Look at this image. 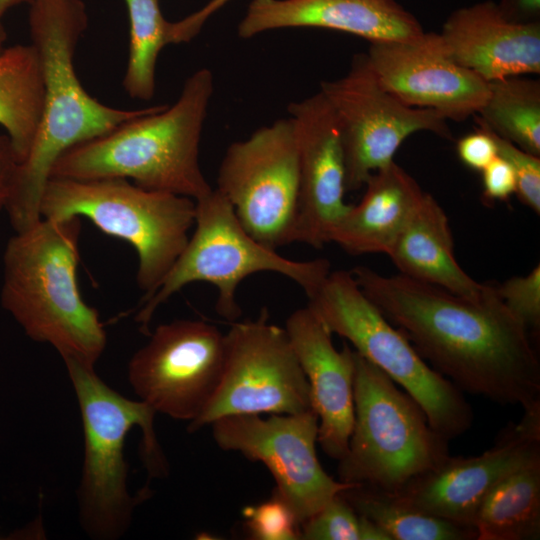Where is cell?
<instances>
[{
    "label": "cell",
    "instance_id": "16",
    "mask_svg": "<svg viewBox=\"0 0 540 540\" xmlns=\"http://www.w3.org/2000/svg\"><path fill=\"white\" fill-rule=\"evenodd\" d=\"M367 59L382 86L402 103L464 121L484 106L488 82L453 60L439 33L412 41L371 42Z\"/></svg>",
    "mask_w": 540,
    "mask_h": 540
},
{
    "label": "cell",
    "instance_id": "2",
    "mask_svg": "<svg viewBox=\"0 0 540 540\" xmlns=\"http://www.w3.org/2000/svg\"><path fill=\"white\" fill-rule=\"evenodd\" d=\"M28 25L30 44L41 64L44 98L34 141L18 166L5 207L15 232L42 219L41 197L61 154L153 108L107 106L83 87L74 66L76 48L88 26L82 0H34L29 4Z\"/></svg>",
    "mask_w": 540,
    "mask_h": 540
},
{
    "label": "cell",
    "instance_id": "32",
    "mask_svg": "<svg viewBox=\"0 0 540 540\" xmlns=\"http://www.w3.org/2000/svg\"><path fill=\"white\" fill-rule=\"evenodd\" d=\"M460 161L470 169L482 171L497 157V146L491 134L484 128L477 129L463 137L456 144Z\"/></svg>",
    "mask_w": 540,
    "mask_h": 540
},
{
    "label": "cell",
    "instance_id": "19",
    "mask_svg": "<svg viewBox=\"0 0 540 540\" xmlns=\"http://www.w3.org/2000/svg\"><path fill=\"white\" fill-rule=\"evenodd\" d=\"M283 28H322L371 42L412 41L425 31L396 0H252L238 24L244 39Z\"/></svg>",
    "mask_w": 540,
    "mask_h": 540
},
{
    "label": "cell",
    "instance_id": "34",
    "mask_svg": "<svg viewBox=\"0 0 540 540\" xmlns=\"http://www.w3.org/2000/svg\"><path fill=\"white\" fill-rule=\"evenodd\" d=\"M231 0H209L188 16L172 22L173 44L187 43L198 35L208 19Z\"/></svg>",
    "mask_w": 540,
    "mask_h": 540
},
{
    "label": "cell",
    "instance_id": "25",
    "mask_svg": "<svg viewBox=\"0 0 540 540\" xmlns=\"http://www.w3.org/2000/svg\"><path fill=\"white\" fill-rule=\"evenodd\" d=\"M488 87L476 124L540 157L539 80L511 76L489 81Z\"/></svg>",
    "mask_w": 540,
    "mask_h": 540
},
{
    "label": "cell",
    "instance_id": "37",
    "mask_svg": "<svg viewBox=\"0 0 540 540\" xmlns=\"http://www.w3.org/2000/svg\"><path fill=\"white\" fill-rule=\"evenodd\" d=\"M34 0H0V16H3L10 10L19 5L30 4Z\"/></svg>",
    "mask_w": 540,
    "mask_h": 540
},
{
    "label": "cell",
    "instance_id": "22",
    "mask_svg": "<svg viewBox=\"0 0 540 540\" xmlns=\"http://www.w3.org/2000/svg\"><path fill=\"white\" fill-rule=\"evenodd\" d=\"M448 217L429 193L401 231L388 256L400 274L454 294L479 297L485 284L469 276L454 257Z\"/></svg>",
    "mask_w": 540,
    "mask_h": 540
},
{
    "label": "cell",
    "instance_id": "27",
    "mask_svg": "<svg viewBox=\"0 0 540 540\" xmlns=\"http://www.w3.org/2000/svg\"><path fill=\"white\" fill-rule=\"evenodd\" d=\"M124 2L129 17V54L122 84L131 98L147 101L155 93L159 54L172 44V22L164 18L159 0Z\"/></svg>",
    "mask_w": 540,
    "mask_h": 540
},
{
    "label": "cell",
    "instance_id": "30",
    "mask_svg": "<svg viewBox=\"0 0 540 540\" xmlns=\"http://www.w3.org/2000/svg\"><path fill=\"white\" fill-rule=\"evenodd\" d=\"M486 130L491 134L496 143L497 155L505 159L511 165L515 173L517 182L515 194L518 199L525 206L539 215L540 157L526 152L515 144L492 133L488 129Z\"/></svg>",
    "mask_w": 540,
    "mask_h": 540
},
{
    "label": "cell",
    "instance_id": "21",
    "mask_svg": "<svg viewBox=\"0 0 540 540\" xmlns=\"http://www.w3.org/2000/svg\"><path fill=\"white\" fill-rule=\"evenodd\" d=\"M364 186L362 199L339 220L330 242L353 255L388 254L425 192L394 161L373 172Z\"/></svg>",
    "mask_w": 540,
    "mask_h": 540
},
{
    "label": "cell",
    "instance_id": "18",
    "mask_svg": "<svg viewBox=\"0 0 540 540\" xmlns=\"http://www.w3.org/2000/svg\"><path fill=\"white\" fill-rule=\"evenodd\" d=\"M285 330L307 378L311 409L318 416L317 442L330 458L348 450L354 422V349L337 350L332 332L307 305L293 311Z\"/></svg>",
    "mask_w": 540,
    "mask_h": 540
},
{
    "label": "cell",
    "instance_id": "24",
    "mask_svg": "<svg viewBox=\"0 0 540 540\" xmlns=\"http://www.w3.org/2000/svg\"><path fill=\"white\" fill-rule=\"evenodd\" d=\"M43 98L41 64L34 47L31 44L7 46L0 53V126L20 163L34 141Z\"/></svg>",
    "mask_w": 540,
    "mask_h": 540
},
{
    "label": "cell",
    "instance_id": "29",
    "mask_svg": "<svg viewBox=\"0 0 540 540\" xmlns=\"http://www.w3.org/2000/svg\"><path fill=\"white\" fill-rule=\"evenodd\" d=\"M303 540H360V516L339 493L300 527Z\"/></svg>",
    "mask_w": 540,
    "mask_h": 540
},
{
    "label": "cell",
    "instance_id": "6",
    "mask_svg": "<svg viewBox=\"0 0 540 540\" xmlns=\"http://www.w3.org/2000/svg\"><path fill=\"white\" fill-rule=\"evenodd\" d=\"M40 213L46 219L86 217L105 234L133 246L138 256L136 281L145 299L187 245L196 203L186 196L144 189L125 178H49Z\"/></svg>",
    "mask_w": 540,
    "mask_h": 540
},
{
    "label": "cell",
    "instance_id": "7",
    "mask_svg": "<svg viewBox=\"0 0 540 540\" xmlns=\"http://www.w3.org/2000/svg\"><path fill=\"white\" fill-rule=\"evenodd\" d=\"M195 203V230L187 245L154 292L140 300L135 320L142 331L148 332L156 310L189 283L202 281L216 286V312L234 321L242 312L236 290L248 276L258 272L281 274L309 297L330 273L327 259L291 260L255 240L217 189Z\"/></svg>",
    "mask_w": 540,
    "mask_h": 540
},
{
    "label": "cell",
    "instance_id": "26",
    "mask_svg": "<svg viewBox=\"0 0 540 540\" xmlns=\"http://www.w3.org/2000/svg\"><path fill=\"white\" fill-rule=\"evenodd\" d=\"M341 494L358 514L384 530L390 540H477L475 528L422 513L390 492L354 485Z\"/></svg>",
    "mask_w": 540,
    "mask_h": 540
},
{
    "label": "cell",
    "instance_id": "13",
    "mask_svg": "<svg viewBox=\"0 0 540 540\" xmlns=\"http://www.w3.org/2000/svg\"><path fill=\"white\" fill-rule=\"evenodd\" d=\"M215 443L262 462L272 474L278 494L301 525L342 491L355 484L335 480L316 453L318 416L298 414H234L210 424Z\"/></svg>",
    "mask_w": 540,
    "mask_h": 540
},
{
    "label": "cell",
    "instance_id": "12",
    "mask_svg": "<svg viewBox=\"0 0 540 540\" xmlns=\"http://www.w3.org/2000/svg\"><path fill=\"white\" fill-rule=\"evenodd\" d=\"M320 91L337 120L346 191L362 188L373 172L393 162L396 151L410 135L428 131L452 138L447 120L437 111L408 106L390 94L366 53L354 56L343 77L322 81Z\"/></svg>",
    "mask_w": 540,
    "mask_h": 540
},
{
    "label": "cell",
    "instance_id": "10",
    "mask_svg": "<svg viewBox=\"0 0 540 540\" xmlns=\"http://www.w3.org/2000/svg\"><path fill=\"white\" fill-rule=\"evenodd\" d=\"M219 387L188 432L234 414H298L311 409L310 389L285 328L269 322L266 308L255 320L234 322L224 334Z\"/></svg>",
    "mask_w": 540,
    "mask_h": 540
},
{
    "label": "cell",
    "instance_id": "38",
    "mask_svg": "<svg viewBox=\"0 0 540 540\" xmlns=\"http://www.w3.org/2000/svg\"><path fill=\"white\" fill-rule=\"evenodd\" d=\"M7 32L0 16V53L7 47Z\"/></svg>",
    "mask_w": 540,
    "mask_h": 540
},
{
    "label": "cell",
    "instance_id": "1",
    "mask_svg": "<svg viewBox=\"0 0 540 540\" xmlns=\"http://www.w3.org/2000/svg\"><path fill=\"white\" fill-rule=\"evenodd\" d=\"M350 272L420 356L462 392L524 412L540 409L539 357L496 285L485 284L479 297L468 298L366 266Z\"/></svg>",
    "mask_w": 540,
    "mask_h": 540
},
{
    "label": "cell",
    "instance_id": "11",
    "mask_svg": "<svg viewBox=\"0 0 540 540\" xmlns=\"http://www.w3.org/2000/svg\"><path fill=\"white\" fill-rule=\"evenodd\" d=\"M216 189L255 240L274 250L293 243L299 163L291 119L276 120L233 142L221 161Z\"/></svg>",
    "mask_w": 540,
    "mask_h": 540
},
{
    "label": "cell",
    "instance_id": "9",
    "mask_svg": "<svg viewBox=\"0 0 540 540\" xmlns=\"http://www.w3.org/2000/svg\"><path fill=\"white\" fill-rule=\"evenodd\" d=\"M308 300L332 334L348 340L419 404L436 433L450 441L470 429L474 414L463 392L420 356L366 297L350 271H330Z\"/></svg>",
    "mask_w": 540,
    "mask_h": 540
},
{
    "label": "cell",
    "instance_id": "31",
    "mask_svg": "<svg viewBox=\"0 0 540 540\" xmlns=\"http://www.w3.org/2000/svg\"><path fill=\"white\" fill-rule=\"evenodd\" d=\"M497 292L509 309L528 331L540 327V265L525 276L507 279L496 286Z\"/></svg>",
    "mask_w": 540,
    "mask_h": 540
},
{
    "label": "cell",
    "instance_id": "3",
    "mask_svg": "<svg viewBox=\"0 0 540 540\" xmlns=\"http://www.w3.org/2000/svg\"><path fill=\"white\" fill-rule=\"evenodd\" d=\"M213 92L211 70H196L173 105L153 106L106 134L74 145L56 160L50 178H125L144 189L199 200L213 190L199 162Z\"/></svg>",
    "mask_w": 540,
    "mask_h": 540
},
{
    "label": "cell",
    "instance_id": "15",
    "mask_svg": "<svg viewBox=\"0 0 540 540\" xmlns=\"http://www.w3.org/2000/svg\"><path fill=\"white\" fill-rule=\"evenodd\" d=\"M540 449V409L524 412L495 444L478 456H447L395 492L401 503L422 513L475 528L477 511L494 484Z\"/></svg>",
    "mask_w": 540,
    "mask_h": 540
},
{
    "label": "cell",
    "instance_id": "17",
    "mask_svg": "<svg viewBox=\"0 0 540 540\" xmlns=\"http://www.w3.org/2000/svg\"><path fill=\"white\" fill-rule=\"evenodd\" d=\"M297 142L298 208L293 242L322 248L350 208L344 201L345 164L334 112L319 90L288 106Z\"/></svg>",
    "mask_w": 540,
    "mask_h": 540
},
{
    "label": "cell",
    "instance_id": "8",
    "mask_svg": "<svg viewBox=\"0 0 540 540\" xmlns=\"http://www.w3.org/2000/svg\"><path fill=\"white\" fill-rule=\"evenodd\" d=\"M354 422L339 480L395 492L449 456L419 404L354 350Z\"/></svg>",
    "mask_w": 540,
    "mask_h": 540
},
{
    "label": "cell",
    "instance_id": "35",
    "mask_svg": "<svg viewBox=\"0 0 540 540\" xmlns=\"http://www.w3.org/2000/svg\"><path fill=\"white\" fill-rule=\"evenodd\" d=\"M19 163L9 137L0 132V210L5 209L9 200Z\"/></svg>",
    "mask_w": 540,
    "mask_h": 540
},
{
    "label": "cell",
    "instance_id": "36",
    "mask_svg": "<svg viewBox=\"0 0 540 540\" xmlns=\"http://www.w3.org/2000/svg\"><path fill=\"white\" fill-rule=\"evenodd\" d=\"M502 12L517 22H540V0H500Z\"/></svg>",
    "mask_w": 540,
    "mask_h": 540
},
{
    "label": "cell",
    "instance_id": "14",
    "mask_svg": "<svg viewBox=\"0 0 540 540\" xmlns=\"http://www.w3.org/2000/svg\"><path fill=\"white\" fill-rule=\"evenodd\" d=\"M225 338L214 325L180 319L161 324L132 356L128 379L156 413L195 420L215 395L223 372Z\"/></svg>",
    "mask_w": 540,
    "mask_h": 540
},
{
    "label": "cell",
    "instance_id": "4",
    "mask_svg": "<svg viewBox=\"0 0 540 540\" xmlns=\"http://www.w3.org/2000/svg\"><path fill=\"white\" fill-rule=\"evenodd\" d=\"M80 230V217H71L42 218L15 232L3 254L1 304L33 341L50 344L63 360L94 366L107 337L79 290Z\"/></svg>",
    "mask_w": 540,
    "mask_h": 540
},
{
    "label": "cell",
    "instance_id": "5",
    "mask_svg": "<svg viewBox=\"0 0 540 540\" xmlns=\"http://www.w3.org/2000/svg\"><path fill=\"white\" fill-rule=\"evenodd\" d=\"M81 412L84 433L82 477L77 490L79 521L93 539L115 540L125 534L136 505L127 487L125 438L138 426L142 457L150 476H164L167 463L154 430L156 411L109 387L94 366L64 360Z\"/></svg>",
    "mask_w": 540,
    "mask_h": 540
},
{
    "label": "cell",
    "instance_id": "20",
    "mask_svg": "<svg viewBox=\"0 0 540 540\" xmlns=\"http://www.w3.org/2000/svg\"><path fill=\"white\" fill-rule=\"evenodd\" d=\"M439 34L453 60L487 82L540 73V22L511 20L492 0L454 10Z\"/></svg>",
    "mask_w": 540,
    "mask_h": 540
},
{
    "label": "cell",
    "instance_id": "33",
    "mask_svg": "<svg viewBox=\"0 0 540 540\" xmlns=\"http://www.w3.org/2000/svg\"><path fill=\"white\" fill-rule=\"evenodd\" d=\"M481 173L483 196L487 201H505L516 193V176L505 159L497 155Z\"/></svg>",
    "mask_w": 540,
    "mask_h": 540
},
{
    "label": "cell",
    "instance_id": "28",
    "mask_svg": "<svg viewBox=\"0 0 540 540\" xmlns=\"http://www.w3.org/2000/svg\"><path fill=\"white\" fill-rule=\"evenodd\" d=\"M246 530L255 540H297L300 524L290 506L273 491L271 499L242 510Z\"/></svg>",
    "mask_w": 540,
    "mask_h": 540
},
{
    "label": "cell",
    "instance_id": "23",
    "mask_svg": "<svg viewBox=\"0 0 540 540\" xmlns=\"http://www.w3.org/2000/svg\"><path fill=\"white\" fill-rule=\"evenodd\" d=\"M477 540L540 538V449L503 475L475 518Z\"/></svg>",
    "mask_w": 540,
    "mask_h": 540
}]
</instances>
